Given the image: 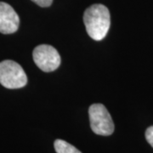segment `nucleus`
I'll return each mask as SVG.
<instances>
[{"label": "nucleus", "mask_w": 153, "mask_h": 153, "mask_svg": "<svg viewBox=\"0 0 153 153\" xmlns=\"http://www.w3.org/2000/svg\"><path fill=\"white\" fill-rule=\"evenodd\" d=\"M83 22L88 36L95 41H100L109 31L111 25L109 10L103 4H93L84 12Z\"/></svg>", "instance_id": "f257e3e1"}, {"label": "nucleus", "mask_w": 153, "mask_h": 153, "mask_svg": "<svg viewBox=\"0 0 153 153\" xmlns=\"http://www.w3.org/2000/svg\"><path fill=\"white\" fill-rule=\"evenodd\" d=\"M0 83L7 88H21L27 83V76L23 68L13 60L0 62Z\"/></svg>", "instance_id": "f03ea898"}, {"label": "nucleus", "mask_w": 153, "mask_h": 153, "mask_svg": "<svg viewBox=\"0 0 153 153\" xmlns=\"http://www.w3.org/2000/svg\"><path fill=\"white\" fill-rule=\"evenodd\" d=\"M32 1L40 7H49L53 3V0H32Z\"/></svg>", "instance_id": "6e6552de"}, {"label": "nucleus", "mask_w": 153, "mask_h": 153, "mask_svg": "<svg viewBox=\"0 0 153 153\" xmlns=\"http://www.w3.org/2000/svg\"><path fill=\"white\" fill-rule=\"evenodd\" d=\"M33 60L42 71L49 72L56 70L60 65V55L51 45L41 44L37 46L33 53Z\"/></svg>", "instance_id": "20e7f679"}, {"label": "nucleus", "mask_w": 153, "mask_h": 153, "mask_svg": "<svg viewBox=\"0 0 153 153\" xmlns=\"http://www.w3.org/2000/svg\"><path fill=\"white\" fill-rule=\"evenodd\" d=\"M20 25V18L16 10L9 4L0 2V33L11 34L16 32Z\"/></svg>", "instance_id": "39448f33"}, {"label": "nucleus", "mask_w": 153, "mask_h": 153, "mask_svg": "<svg viewBox=\"0 0 153 153\" xmlns=\"http://www.w3.org/2000/svg\"><path fill=\"white\" fill-rule=\"evenodd\" d=\"M92 131L103 136L111 135L114 131V123L109 111L102 104H93L88 109Z\"/></svg>", "instance_id": "7ed1b4c3"}, {"label": "nucleus", "mask_w": 153, "mask_h": 153, "mask_svg": "<svg viewBox=\"0 0 153 153\" xmlns=\"http://www.w3.org/2000/svg\"><path fill=\"white\" fill-rule=\"evenodd\" d=\"M146 139L147 142L153 147V126L149 127L146 131Z\"/></svg>", "instance_id": "0eeeda50"}, {"label": "nucleus", "mask_w": 153, "mask_h": 153, "mask_svg": "<svg viewBox=\"0 0 153 153\" xmlns=\"http://www.w3.org/2000/svg\"><path fill=\"white\" fill-rule=\"evenodd\" d=\"M55 152L57 153H82L75 146L62 140H56L54 143Z\"/></svg>", "instance_id": "423d86ee"}]
</instances>
